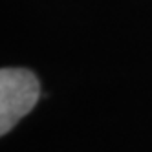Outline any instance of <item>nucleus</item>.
<instances>
[{
	"label": "nucleus",
	"instance_id": "obj_1",
	"mask_svg": "<svg viewBox=\"0 0 152 152\" xmlns=\"http://www.w3.org/2000/svg\"><path fill=\"white\" fill-rule=\"evenodd\" d=\"M40 88L33 72L26 68L0 70V134L6 136L39 101Z\"/></svg>",
	"mask_w": 152,
	"mask_h": 152
}]
</instances>
